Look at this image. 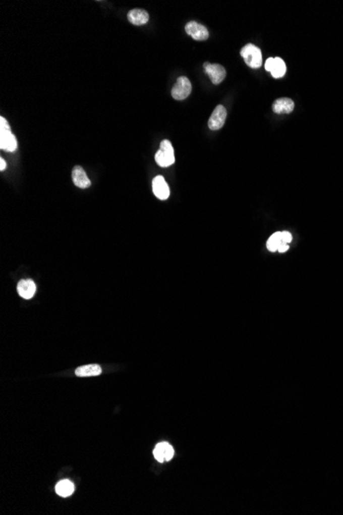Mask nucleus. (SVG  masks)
<instances>
[{"mask_svg": "<svg viewBox=\"0 0 343 515\" xmlns=\"http://www.w3.org/2000/svg\"><path fill=\"white\" fill-rule=\"evenodd\" d=\"M272 64H273V58H268V59L266 60V62H265V69H266L268 72H270V69H271V67H272Z\"/></svg>", "mask_w": 343, "mask_h": 515, "instance_id": "20", "label": "nucleus"}, {"mask_svg": "<svg viewBox=\"0 0 343 515\" xmlns=\"http://www.w3.org/2000/svg\"><path fill=\"white\" fill-rule=\"evenodd\" d=\"M36 292V285L30 280H21L18 284V293L24 299H31Z\"/></svg>", "mask_w": 343, "mask_h": 515, "instance_id": "10", "label": "nucleus"}, {"mask_svg": "<svg viewBox=\"0 0 343 515\" xmlns=\"http://www.w3.org/2000/svg\"><path fill=\"white\" fill-rule=\"evenodd\" d=\"M55 493L60 497H69L74 493V484L68 479H64L59 481L55 485Z\"/></svg>", "mask_w": 343, "mask_h": 515, "instance_id": "15", "label": "nucleus"}, {"mask_svg": "<svg viewBox=\"0 0 343 515\" xmlns=\"http://www.w3.org/2000/svg\"><path fill=\"white\" fill-rule=\"evenodd\" d=\"M101 373H102V369L98 364H90V365L80 366L75 370V375L80 378L97 377V376H100Z\"/></svg>", "mask_w": 343, "mask_h": 515, "instance_id": "13", "label": "nucleus"}, {"mask_svg": "<svg viewBox=\"0 0 343 515\" xmlns=\"http://www.w3.org/2000/svg\"><path fill=\"white\" fill-rule=\"evenodd\" d=\"M72 180L74 184L79 188H88L91 186V180L80 166L74 167L72 171Z\"/></svg>", "mask_w": 343, "mask_h": 515, "instance_id": "11", "label": "nucleus"}, {"mask_svg": "<svg viewBox=\"0 0 343 515\" xmlns=\"http://www.w3.org/2000/svg\"><path fill=\"white\" fill-rule=\"evenodd\" d=\"M288 250H289V245L288 244H280L278 246V248H277V251L279 253H284V252H287Z\"/></svg>", "mask_w": 343, "mask_h": 515, "instance_id": "19", "label": "nucleus"}, {"mask_svg": "<svg viewBox=\"0 0 343 515\" xmlns=\"http://www.w3.org/2000/svg\"><path fill=\"white\" fill-rule=\"evenodd\" d=\"M153 455L156 461L159 463L169 461L173 459L174 456V448L167 442H160L155 446L153 450Z\"/></svg>", "mask_w": 343, "mask_h": 515, "instance_id": "8", "label": "nucleus"}, {"mask_svg": "<svg viewBox=\"0 0 343 515\" xmlns=\"http://www.w3.org/2000/svg\"><path fill=\"white\" fill-rule=\"evenodd\" d=\"M287 67L280 58H273V64L270 69V73L274 78H280L285 74Z\"/></svg>", "mask_w": 343, "mask_h": 515, "instance_id": "16", "label": "nucleus"}, {"mask_svg": "<svg viewBox=\"0 0 343 515\" xmlns=\"http://www.w3.org/2000/svg\"><path fill=\"white\" fill-rule=\"evenodd\" d=\"M185 30L195 40H206L209 38V31L207 28L195 21H191L186 24Z\"/></svg>", "mask_w": 343, "mask_h": 515, "instance_id": "5", "label": "nucleus"}, {"mask_svg": "<svg viewBox=\"0 0 343 515\" xmlns=\"http://www.w3.org/2000/svg\"><path fill=\"white\" fill-rule=\"evenodd\" d=\"M295 108V104L293 100L290 98H280L274 101L272 105V110L277 114L291 113Z\"/></svg>", "mask_w": 343, "mask_h": 515, "instance_id": "12", "label": "nucleus"}, {"mask_svg": "<svg viewBox=\"0 0 343 515\" xmlns=\"http://www.w3.org/2000/svg\"><path fill=\"white\" fill-rule=\"evenodd\" d=\"M191 83H190V80L185 77V76H180L175 85L173 90H172V96H173V98L175 100H184L186 99L190 93H191Z\"/></svg>", "mask_w": 343, "mask_h": 515, "instance_id": "4", "label": "nucleus"}, {"mask_svg": "<svg viewBox=\"0 0 343 515\" xmlns=\"http://www.w3.org/2000/svg\"><path fill=\"white\" fill-rule=\"evenodd\" d=\"M128 19L132 24H134L136 26H142V25H145L148 22L149 15L145 11L136 9V10H132L129 12Z\"/></svg>", "mask_w": 343, "mask_h": 515, "instance_id": "14", "label": "nucleus"}, {"mask_svg": "<svg viewBox=\"0 0 343 515\" xmlns=\"http://www.w3.org/2000/svg\"><path fill=\"white\" fill-rule=\"evenodd\" d=\"M281 244H289L292 242V235L288 232H280Z\"/></svg>", "mask_w": 343, "mask_h": 515, "instance_id": "18", "label": "nucleus"}, {"mask_svg": "<svg viewBox=\"0 0 343 515\" xmlns=\"http://www.w3.org/2000/svg\"><path fill=\"white\" fill-rule=\"evenodd\" d=\"M241 56L243 57L246 64L249 67L254 68V69L261 67L262 54H261L260 48L257 47L256 45H254L252 43L246 44L241 50Z\"/></svg>", "mask_w": 343, "mask_h": 515, "instance_id": "2", "label": "nucleus"}, {"mask_svg": "<svg viewBox=\"0 0 343 515\" xmlns=\"http://www.w3.org/2000/svg\"><path fill=\"white\" fill-rule=\"evenodd\" d=\"M226 117H227V111H226L225 107L222 105H218L215 108V110L213 111L212 116L209 120V128L213 131L220 130L225 124Z\"/></svg>", "mask_w": 343, "mask_h": 515, "instance_id": "7", "label": "nucleus"}, {"mask_svg": "<svg viewBox=\"0 0 343 515\" xmlns=\"http://www.w3.org/2000/svg\"><path fill=\"white\" fill-rule=\"evenodd\" d=\"M204 70L209 75L211 81L214 84H219L226 77V70L222 65L219 64H211L205 63Z\"/></svg>", "mask_w": 343, "mask_h": 515, "instance_id": "6", "label": "nucleus"}, {"mask_svg": "<svg viewBox=\"0 0 343 515\" xmlns=\"http://www.w3.org/2000/svg\"><path fill=\"white\" fill-rule=\"evenodd\" d=\"M7 168V163L4 159H0V170L2 171H5Z\"/></svg>", "mask_w": 343, "mask_h": 515, "instance_id": "21", "label": "nucleus"}, {"mask_svg": "<svg viewBox=\"0 0 343 515\" xmlns=\"http://www.w3.org/2000/svg\"><path fill=\"white\" fill-rule=\"evenodd\" d=\"M18 143L11 127L5 118H0V148L13 152L17 149Z\"/></svg>", "mask_w": 343, "mask_h": 515, "instance_id": "1", "label": "nucleus"}, {"mask_svg": "<svg viewBox=\"0 0 343 515\" xmlns=\"http://www.w3.org/2000/svg\"><path fill=\"white\" fill-rule=\"evenodd\" d=\"M281 244V238H280V232H277V233H274L267 241V244H266V247L269 251L271 252H275L277 251V248L278 246Z\"/></svg>", "mask_w": 343, "mask_h": 515, "instance_id": "17", "label": "nucleus"}, {"mask_svg": "<svg viewBox=\"0 0 343 515\" xmlns=\"http://www.w3.org/2000/svg\"><path fill=\"white\" fill-rule=\"evenodd\" d=\"M155 162L162 168L169 167L175 163L174 148L168 140H163L160 143V148L155 154Z\"/></svg>", "mask_w": 343, "mask_h": 515, "instance_id": "3", "label": "nucleus"}, {"mask_svg": "<svg viewBox=\"0 0 343 515\" xmlns=\"http://www.w3.org/2000/svg\"><path fill=\"white\" fill-rule=\"evenodd\" d=\"M152 189L154 195L161 201H164L169 196L168 185L162 176H156L152 180Z\"/></svg>", "mask_w": 343, "mask_h": 515, "instance_id": "9", "label": "nucleus"}]
</instances>
